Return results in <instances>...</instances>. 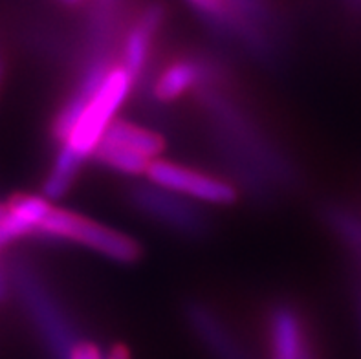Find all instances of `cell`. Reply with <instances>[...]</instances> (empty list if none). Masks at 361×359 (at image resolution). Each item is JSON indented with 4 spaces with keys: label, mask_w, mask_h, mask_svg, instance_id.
Returning a JSON list of instances; mask_svg holds the SVG:
<instances>
[{
    "label": "cell",
    "mask_w": 361,
    "mask_h": 359,
    "mask_svg": "<svg viewBox=\"0 0 361 359\" xmlns=\"http://www.w3.org/2000/svg\"><path fill=\"white\" fill-rule=\"evenodd\" d=\"M197 96L215 132L220 154L253 196L270 198L277 189L292 185L295 174L290 159L222 85L204 88Z\"/></svg>",
    "instance_id": "cell-1"
},
{
    "label": "cell",
    "mask_w": 361,
    "mask_h": 359,
    "mask_svg": "<svg viewBox=\"0 0 361 359\" xmlns=\"http://www.w3.org/2000/svg\"><path fill=\"white\" fill-rule=\"evenodd\" d=\"M11 296L18 300L51 359H66L81 339L78 328L51 286L26 259L9 262Z\"/></svg>",
    "instance_id": "cell-2"
},
{
    "label": "cell",
    "mask_w": 361,
    "mask_h": 359,
    "mask_svg": "<svg viewBox=\"0 0 361 359\" xmlns=\"http://www.w3.org/2000/svg\"><path fill=\"white\" fill-rule=\"evenodd\" d=\"M35 237L42 241L73 242L121 264L136 262L142 255V245L134 238L61 207H51Z\"/></svg>",
    "instance_id": "cell-3"
},
{
    "label": "cell",
    "mask_w": 361,
    "mask_h": 359,
    "mask_svg": "<svg viewBox=\"0 0 361 359\" xmlns=\"http://www.w3.org/2000/svg\"><path fill=\"white\" fill-rule=\"evenodd\" d=\"M133 87L134 81L130 75L119 64H114L105 81L101 83L99 90L88 101L87 109L82 110L81 118L78 119L68 140L63 145L68 147L82 159L92 158Z\"/></svg>",
    "instance_id": "cell-4"
},
{
    "label": "cell",
    "mask_w": 361,
    "mask_h": 359,
    "mask_svg": "<svg viewBox=\"0 0 361 359\" xmlns=\"http://www.w3.org/2000/svg\"><path fill=\"white\" fill-rule=\"evenodd\" d=\"M128 204L142 217L182 237H202L207 229L206 214L197 202L151 182L130 187Z\"/></svg>",
    "instance_id": "cell-5"
},
{
    "label": "cell",
    "mask_w": 361,
    "mask_h": 359,
    "mask_svg": "<svg viewBox=\"0 0 361 359\" xmlns=\"http://www.w3.org/2000/svg\"><path fill=\"white\" fill-rule=\"evenodd\" d=\"M147 178L154 185L169 189L197 204L204 202L213 205H229L237 200V189L228 182L174 162L154 159L147 169Z\"/></svg>",
    "instance_id": "cell-6"
},
{
    "label": "cell",
    "mask_w": 361,
    "mask_h": 359,
    "mask_svg": "<svg viewBox=\"0 0 361 359\" xmlns=\"http://www.w3.org/2000/svg\"><path fill=\"white\" fill-rule=\"evenodd\" d=\"M224 66L215 57L189 55L171 61L152 81V96L160 103L178 99L188 92H200L224 81Z\"/></svg>",
    "instance_id": "cell-7"
},
{
    "label": "cell",
    "mask_w": 361,
    "mask_h": 359,
    "mask_svg": "<svg viewBox=\"0 0 361 359\" xmlns=\"http://www.w3.org/2000/svg\"><path fill=\"white\" fill-rule=\"evenodd\" d=\"M112 66L114 63H112L110 51H90V57L82 64L75 87L72 88L70 96L64 99L51 121V136L59 145L68 140L70 132L81 118L82 110L87 109L88 101L99 90L101 83L105 81Z\"/></svg>",
    "instance_id": "cell-8"
},
{
    "label": "cell",
    "mask_w": 361,
    "mask_h": 359,
    "mask_svg": "<svg viewBox=\"0 0 361 359\" xmlns=\"http://www.w3.org/2000/svg\"><path fill=\"white\" fill-rule=\"evenodd\" d=\"M185 321L211 359H255L233 328L206 303L189 300Z\"/></svg>",
    "instance_id": "cell-9"
},
{
    "label": "cell",
    "mask_w": 361,
    "mask_h": 359,
    "mask_svg": "<svg viewBox=\"0 0 361 359\" xmlns=\"http://www.w3.org/2000/svg\"><path fill=\"white\" fill-rule=\"evenodd\" d=\"M165 18V9L160 4H151L134 18L121 42V61L119 66L130 75L136 85L145 75L152 55L154 39L160 32Z\"/></svg>",
    "instance_id": "cell-10"
},
{
    "label": "cell",
    "mask_w": 361,
    "mask_h": 359,
    "mask_svg": "<svg viewBox=\"0 0 361 359\" xmlns=\"http://www.w3.org/2000/svg\"><path fill=\"white\" fill-rule=\"evenodd\" d=\"M50 209V200L42 195L11 196L6 202L4 217L0 219V250L23 238L35 237Z\"/></svg>",
    "instance_id": "cell-11"
},
{
    "label": "cell",
    "mask_w": 361,
    "mask_h": 359,
    "mask_svg": "<svg viewBox=\"0 0 361 359\" xmlns=\"http://www.w3.org/2000/svg\"><path fill=\"white\" fill-rule=\"evenodd\" d=\"M271 359H299L307 351V339L301 317L288 305H279L271 310L270 321Z\"/></svg>",
    "instance_id": "cell-12"
},
{
    "label": "cell",
    "mask_w": 361,
    "mask_h": 359,
    "mask_svg": "<svg viewBox=\"0 0 361 359\" xmlns=\"http://www.w3.org/2000/svg\"><path fill=\"white\" fill-rule=\"evenodd\" d=\"M101 143H109V145L133 150V152H136V154L143 156L147 159H151V162L158 159V156L161 154V150L165 147L161 136H158L156 132L119 118H116L112 121V125L106 128Z\"/></svg>",
    "instance_id": "cell-13"
},
{
    "label": "cell",
    "mask_w": 361,
    "mask_h": 359,
    "mask_svg": "<svg viewBox=\"0 0 361 359\" xmlns=\"http://www.w3.org/2000/svg\"><path fill=\"white\" fill-rule=\"evenodd\" d=\"M85 162L87 159H82L68 147L61 145L55 154L51 169L48 171V176L44 178V183H42V196L46 200H59L66 196Z\"/></svg>",
    "instance_id": "cell-14"
},
{
    "label": "cell",
    "mask_w": 361,
    "mask_h": 359,
    "mask_svg": "<svg viewBox=\"0 0 361 359\" xmlns=\"http://www.w3.org/2000/svg\"><path fill=\"white\" fill-rule=\"evenodd\" d=\"M92 158L96 159L97 164L105 165L114 173L127 174V176H137V174H147V169L152 164L151 159L143 158L136 154L133 150L121 149V147L109 145V143H99L97 149L94 150Z\"/></svg>",
    "instance_id": "cell-15"
},
{
    "label": "cell",
    "mask_w": 361,
    "mask_h": 359,
    "mask_svg": "<svg viewBox=\"0 0 361 359\" xmlns=\"http://www.w3.org/2000/svg\"><path fill=\"white\" fill-rule=\"evenodd\" d=\"M329 220L332 222L336 231H339L341 237L347 238L354 248H357L361 251V222L356 217L343 213V211L332 209L329 213Z\"/></svg>",
    "instance_id": "cell-16"
},
{
    "label": "cell",
    "mask_w": 361,
    "mask_h": 359,
    "mask_svg": "<svg viewBox=\"0 0 361 359\" xmlns=\"http://www.w3.org/2000/svg\"><path fill=\"white\" fill-rule=\"evenodd\" d=\"M66 359H105V355L101 354V351L94 343L79 341Z\"/></svg>",
    "instance_id": "cell-17"
},
{
    "label": "cell",
    "mask_w": 361,
    "mask_h": 359,
    "mask_svg": "<svg viewBox=\"0 0 361 359\" xmlns=\"http://www.w3.org/2000/svg\"><path fill=\"white\" fill-rule=\"evenodd\" d=\"M11 297V275H9V266L0 259V305Z\"/></svg>",
    "instance_id": "cell-18"
},
{
    "label": "cell",
    "mask_w": 361,
    "mask_h": 359,
    "mask_svg": "<svg viewBox=\"0 0 361 359\" xmlns=\"http://www.w3.org/2000/svg\"><path fill=\"white\" fill-rule=\"evenodd\" d=\"M105 359H130V358H128L127 348H125V346H121V345H118V346H114V348H112V351H110L109 354L105 355Z\"/></svg>",
    "instance_id": "cell-19"
},
{
    "label": "cell",
    "mask_w": 361,
    "mask_h": 359,
    "mask_svg": "<svg viewBox=\"0 0 361 359\" xmlns=\"http://www.w3.org/2000/svg\"><path fill=\"white\" fill-rule=\"evenodd\" d=\"M118 0H96V4L99 6V9H112L116 6Z\"/></svg>",
    "instance_id": "cell-20"
},
{
    "label": "cell",
    "mask_w": 361,
    "mask_h": 359,
    "mask_svg": "<svg viewBox=\"0 0 361 359\" xmlns=\"http://www.w3.org/2000/svg\"><path fill=\"white\" fill-rule=\"evenodd\" d=\"M61 2H64L66 6H79L82 0H61Z\"/></svg>",
    "instance_id": "cell-21"
},
{
    "label": "cell",
    "mask_w": 361,
    "mask_h": 359,
    "mask_svg": "<svg viewBox=\"0 0 361 359\" xmlns=\"http://www.w3.org/2000/svg\"><path fill=\"white\" fill-rule=\"evenodd\" d=\"M2 79H4V63L0 59V87H2Z\"/></svg>",
    "instance_id": "cell-22"
},
{
    "label": "cell",
    "mask_w": 361,
    "mask_h": 359,
    "mask_svg": "<svg viewBox=\"0 0 361 359\" xmlns=\"http://www.w3.org/2000/svg\"><path fill=\"white\" fill-rule=\"evenodd\" d=\"M299 359H312V354H310V348L307 346V351L302 352V355Z\"/></svg>",
    "instance_id": "cell-23"
},
{
    "label": "cell",
    "mask_w": 361,
    "mask_h": 359,
    "mask_svg": "<svg viewBox=\"0 0 361 359\" xmlns=\"http://www.w3.org/2000/svg\"><path fill=\"white\" fill-rule=\"evenodd\" d=\"M188 2H189V4H191V2H192V0H188Z\"/></svg>",
    "instance_id": "cell-24"
}]
</instances>
